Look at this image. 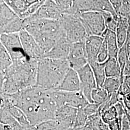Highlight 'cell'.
I'll return each mask as SVG.
<instances>
[{
  "mask_svg": "<svg viewBox=\"0 0 130 130\" xmlns=\"http://www.w3.org/2000/svg\"><path fill=\"white\" fill-rule=\"evenodd\" d=\"M84 41L71 44L67 58L70 68L77 71L88 64Z\"/></svg>",
  "mask_w": 130,
  "mask_h": 130,
  "instance_id": "cell-9",
  "label": "cell"
},
{
  "mask_svg": "<svg viewBox=\"0 0 130 130\" xmlns=\"http://www.w3.org/2000/svg\"><path fill=\"white\" fill-rule=\"evenodd\" d=\"M104 37L98 36H88L85 40V46L89 65L98 62V56L102 45Z\"/></svg>",
  "mask_w": 130,
  "mask_h": 130,
  "instance_id": "cell-13",
  "label": "cell"
},
{
  "mask_svg": "<svg viewBox=\"0 0 130 130\" xmlns=\"http://www.w3.org/2000/svg\"><path fill=\"white\" fill-rule=\"evenodd\" d=\"M118 92L120 93L124 96L130 93V87L124 80L121 83V87Z\"/></svg>",
  "mask_w": 130,
  "mask_h": 130,
  "instance_id": "cell-40",
  "label": "cell"
},
{
  "mask_svg": "<svg viewBox=\"0 0 130 130\" xmlns=\"http://www.w3.org/2000/svg\"><path fill=\"white\" fill-rule=\"evenodd\" d=\"M38 61L26 57L13 62L0 73L1 94L12 95L36 85Z\"/></svg>",
  "mask_w": 130,
  "mask_h": 130,
  "instance_id": "cell-2",
  "label": "cell"
},
{
  "mask_svg": "<svg viewBox=\"0 0 130 130\" xmlns=\"http://www.w3.org/2000/svg\"><path fill=\"white\" fill-rule=\"evenodd\" d=\"M19 17L4 1H0V29L4 28Z\"/></svg>",
  "mask_w": 130,
  "mask_h": 130,
  "instance_id": "cell-20",
  "label": "cell"
},
{
  "mask_svg": "<svg viewBox=\"0 0 130 130\" xmlns=\"http://www.w3.org/2000/svg\"><path fill=\"white\" fill-rule=\"evenodd\" d=\"M115 35L119 48L123 46L127 40L130 27V19L117 15Z\"/></svg>",
  "mask_w": 130,
  "mask_h": 130,
  "instance_id": "cell-18",
  "label": "cell"
},
{
  "mask_svg": "<svg viewBox=\"0 0 130 130\" xmlns=\"http://www.w3.org/2000/svg\"><path fill=\"white\" fill-rule=\"evenodd\" d=\"M90 66L93 70L97 87H102L103 85L107 78L104 64H100L96 62L90 64Z\"/></svg>",
  "mask_w": 130,
  "mask_h": 130,
  "instance_id": "cell-25",
  "label": "cell"
},
{
  "mask_svg": "<svg viewBox=\"0 0 130 130\" xmlns=\"http://www.w3.org/2000/svg\"><path fill=\"white\" fill-rule=\"evenodd\" d=\"M19 34L24 51L28 57L37 61L44 58V53L31 35L25 29Z\"/></svg>",
  "mask_w": 130,
  "mask_h": 130,
  "instance_id": "cell-11",
  "label": "cell"
},
{
  "mask_svg": "<svg viewBox=\"0 0 130 130\" xmlns=\"http://www.w3.org/2000/svg\"><path fill=\"white\" fill-rule=\"evenodd\" d=\"M37 0H5L4 2L8 5L15 14L20 18L24 19L31 6Z\"/></svg>",
  "mask_w": 130,
  "mask_h": 130,
  "instance_id": "cell-19",
  "label": "cell"
},
{
  "mask_svg": "<svg viewBox=\"0 0 130 130\" xmlns=\"http://www.w3.org/2000/svg\"><path fill=\"white\" fill-rule=\"evenodd\" d=\"M79 19L88 36H102L107 30L105 19L101 13L92 11L80 14Z\"/></svg>",
  "mask_w": 130,
  "mask_h": 130,
  "instance_id": "cell-6",
  "label": "cell"
},
{
  "mask_svg": "<svg viewBox=\"0 0 130 130\" xmlns=\"http://www.w3.org/2000/svg\"><path fill=\"white\" fill-rule=\"evenodd\" d=\"M12 64L13 60L9 53L0 43V73L4 74Z\"/></svg>",
  "mask_w": 130,
  "mask_h": 130,
  "instance_id": "cell-28",
  "label": "cell"
},
{
  "mask_svg": "<svg viewBox=\"0 0 130 130\" xmlns=\"http://www.w3.org/2000/svg\"><path fill=\"white\" fill-rule=\"evenodd\" d=\"M103 37L107 42L109 57L117 58L120 48L115 32L107 29Z\"/></svg>",
  "mask_w": 130,
  "mask_h": 130,
  "instance_id": "cell-22",
  "label": "cell"
},
{
  "mask_svg": "<svg viewBox=\"0 0 130 130\" xmlns=\"http://www.w3.org/2000/svg\"><path fill=\"white\" fill-rule=\"evenodd\" d=\"M1 124L10 126L12 130H25L21 125L9 112L5 108H1Z\"/></svg>",
  "mask_w": 130,
  "mask_h": 130,
  "instance_id": "cell-24",
  "label": "cell"
},
{
  "mask_svg": "<svg viewBox=\"0 0 130 130\" xmlns=\"http://www.w3.org/2000/svg\"><path fill=\"white\" fill-rule=\"evenodd\" d=\"M121 83L122 82L120 78H107L103 85L102 87L110 95L115 94L118 92Z\"/></svg>",
  "mask_w": 130,
  "mask_h": 130,
  "instance_id": "cell-27",
  "label": "cell"
},
{
  "mask_svg": "<svg viewBox=\"0 0 130 130\" xmlns=\"http://www.w3.org/2000/svg\"><path fill=\"white\" fill-rule=\"evenodd\" d=\"M23 19L24 29L32 36L44 55L61 38L66 37L59 20Z\"/></svg>",
  "mask_w": 130,
  "mask_h": 130,
  "instance_id": "cell-3",
  "label": "cell"
},
{
  "mask_svg": "<svg viewBox=\"0 0 130 130\" xmlns=\"http://www.w3.org/2000/svg\"><path fill=\"white\" fill-rule=\"evenodd\" d=\"M101 117L103 121L107 124L117 119L118 118V113L115 106H112L104 112L101 114Z\"/></svg>",
  "mask_w": 130,
  "mask_h": 130,
  "instance_id": "cell-34",
  "label": "cell"
},
{
  "mask_svg": "<svg viewBox=\"0 0 130 130\" xmlns=\"http://www.w3.org/2000/svg\"><path fill=\"white\" fill-rule=\"evenodd\" d=\"M108 125L110 130H122V121L118 118L110 121Z\"/></svg>",
  "mask_w": 130,
  "mask_h": 130,
  "instance_id": "cell-39",
  "label": "cell"
},
{
  "mask_svg": "<svg viewBox=\"0 0 130 130\" xmlns=\"http://www.w3.org/2000/svg\"><path fill=\"white\" fill-rule=\"evenodd\" d=\"M124 80L125 82L127 84H128V85H129V86L130 88V76H125L124 77Z\"/></svg>",
  "mask_w": 130,
  "mask_h": 130,
  "instance_id": "cell-44",
  "label": "cell"
},
{
  "mask_svg": "<svg viewBox=\"0 0 130 130\" xmlns=\"http://www.w3.org/2000/svg\"><path fill=\"white\" fill-rule=\"evenodd\" d=\"M123 104L126 110L130 112V93L125 95L123 101Z\"/></svg>",
  "mask_w": 130,
  "mask_h": 130,
  "instance_id": "cell-42",
  "label": "cell"
},
{
  "mask_svg": "<svg viewBox=\"0 0 130 130\" xmlns=\"http://www.w3.org/2000/svg\"><path fill=\"white\" fill-rule=\"evenodd\" d=\"M109 58L107 42L104 38L102 45L99 52L98 56V62L100 64H104Z\"/></svg>",
  "mask_w": 130,
  "mask_h": 130,
  "instance_id": "cell-36",
  "label": "cell"
},
{
  "mask_svg": "<svg viewBox=\"0 0 130 130\" xmlns=\"http://www.w3.org/2000/svg\"><path fill=\"white\" fill-rule=\"evenodd\" d=\"M105 19L107 29L115 32L117 27L116 19L110 13L103 12L101 13Z\"/></svg>",
  "mask_w": 130,
  "mask_h": 130,
  "instance_id": "cell-33",
  "label": "cell"
},
{
  "mask_svg": "<svg viewBox=\"0 0 130 130\" xmlns=\"http://www.w3.org/2000/svg\"><path fill=\"white\" fill-rule=\"evenodd\" d=\"M80 82L77 71L70 68L56 90L76 92L80 91Z\"/></svg>",
  "mask_w": 130,
  "mask_h": 130,
  "instance_id": "cell-15",
  "label": "cell"
},
{
  "mask_svg": "<svg viewBox=\"0 0 130 130\" xmlns=\"http://www.w3.org/2000/svg\"><path fill=\"white\" fill-rule=\"evenodd\" d=\"M78 110L67 106L58 107L55 120L61 124L74 129L75 122Z\"/></svg>",
  "mask_w": 130,
  "mask_h": 130,
  "instance_id": "cell-14",
  "label": "cell"
},
{
  "mask_svg": "<svg viewBox=\"0 0 130 130\" xmlns=\"http://www.w3.org/2000/svg\"><path fill=\"white\" fill-rule=\"evenodd\" d=\"M1 108H5L9 112L24 128L31 125L23 112L18 107L13 105L10 101L8 97L5 94H1Z\"/></svg>",
  "mask_w": 130,
  "mask_h": 130,
  "instance_id": "cell-16",
  "label": "cell"
},
{
  "mask_svg": "<svg viewBox=\"0 0 130 130\" xmlns=\"http://www.w3.org/2000/svg\"><path fill=\"white\" fill-rule=\"evenodd\" d=\"M80 82L81 90L84 96L90 103H93L92 93L97 84L91 66L88 64L77 71Z\"/></svg>",
  "mask_w": 130,
  "mask_h": 130,
  "instance_id": "cell-10",
  "label": "cell"
},
{
  "mask_svg": "<svg viewBox=\"0 0 130 130\" xmlns=\"http://www.w3.org/2000/svg\"><path fill=\"white\" fill-rule=\"evenodd\" d=\"M104 65L107 78L115 77L121 78V68L117 58L109 57L104 63Z\"/></svg>",
  "mask_w": 130,
  "mask_h": 130,
  "instance_id": "cell-23",
  "label": "cell"
},
{
  "mask_svg": "<svg viewBox=\"0 0 130 130\" xmlns=\"http://www.w3.org/2000/svg\"><path fill=\"white\" fill-rule=\"evenodd\" d=\"M88 118V117L85 114L83 109H79L75 122L74 129L82 128L86 125Z\"/></svg>",
  "mask_w": 130,
  "mask_h": 130,
  "instance_id": "cell-35",
  "label": "cell"
},
{
  "mask_svg": "<svg viewBox=\"0 0 130 130\" xmlns=\"http://www.w3.org/2000/svg\"><path fill=\"white\" fill-rule=\"evenodd\" d=\"M128 112H129V113H130V112H129V111H128Z\"/></svg>",
  "mask_w": 130,
  "mask_h": 130,
  "instance_id": "cell-45",
  "label": "cell"
},
{
  "mask_svg": "<svg viewBox=\"0 0 130 130\" xmlns=\"http://www.w3.org/2000/svg\"><path fill=\"white\" fill-rule=\"evenodd\" d=\"M25 130H74L55 120L46 121L35 125H30Z\"/></svg>",
  "mask_w": 130,
  "mask_h": 130,
  "instance_id": "cell-21",
  "label": "cell"
},
{
  "mask_svg": "<svg viewBox=\"0 0 130 130\" xmlns=\"http://www.w3.org/2000/svg\"><path fill=\"white\" fill-rule=\"evenodd\" d=\"M0 43L9 53L13 62L28 57L24 51L19 33L0 35Z\"/></svg>",
  "mask_w": 130,
  "mask_h": 130,
  "instance_id": "cell-8",
  "label": "cell"
},
{
  "mask_svg": "<svg viewBox=\"0 0 130 130\" xmlns=\"http://www.w3.org/2000/svg\"><path fill=\"white\" fill-rule=\"evenodd\" d=\"M74 130H93V128L90 126L86 124V125L84 126L82 128H78V129H74Z\"/></svg>",
  "mask_w": 130,
  "mask_h": 130,
  "instance_id": "cell-43",
  "label": "cell"
},
{
  "mask_svg": "<svg viewBox=\"0 0 130 130\" xmlns=\"http://www.w3.org/2000/svg\"><path fill=\"white\" fill-rule=\"evenodd\" d=\"M112 5L115 11L117 14L119 13V11L121 8L122 4L123 1L121 0H110Z\"/></svg>",
  "mask_w": 130,
  "mask_h": 130,
  "instance_id": "cell-41",
  "label": "cell"
},
{
  "mask_svg": "<svg viewBox=\"0 0 130 130\" xmlns=\"http://www.w3.org/2000/svg\"><path fill=\"white\" fill-rule=\"evenodd\" d=\"M129 1V2L130 3V1Z\"/></svg>",
  "mask_w": 130,
  "mask_h": 130,
  "instance_id": "cell-46",
  "label": "cell"
},
{
  "mask_svg": "<svg viewBox=\"0 0 130 130\" xmlns=\"http://www.w3.org/2000/svg\"><path fill=\"white\" fill-rule=\"evenodd\" d=\"M71 43L66 37L61 38L56 45L45 55L44 58L53 59H67Z\"/></svg>",
  "mask_w": 130,
  "mask_h": 130,
  "instance_id": "cell-17",
  "label": "cell"
},
{
  "mask_svg": "<svg viewBox=\"0 0 130 130\" xmlns=\"http://www.w3.org/2000/svg\"><path fill=\"white\" fill-rule=\"evenodd\" d=\"M86 124L91 126L93 130H110L108 124L103 121L98 113L88 117Z\"/></svg>",
  "mask_w": 130,
  "mask_h": 130,
  "instance_id": "cell-29",
  "label": "cell"
},
{
  "mask_svg": "<svg viewBox=\"0 0 130 130\" xmlns=\"http://www.w3.org/2000/svg\"><path fill=\"white\" fill-rule=\"evenodd\" d=\"M117 60L118 61V63L120 66L121 69V79L122 83L124 81V76H123V72L124 70L125 67L126 63L128 60V57L127 55L126 52L124 47L123 46L120 49V50L119 52L118 55L117 56Z\"/></svg>",
  "mask_w": 130,
  "mask_h": 130,
  "instance_id": "cell-32",
  "label": "cell"
},
{
  "mask_svg": "<svg viewBox=\"0 0 130 130\" xmlns=\"http://www.w3.org/2000/svg\"><path fill=\"white\" fill-rule=\"evenodd\" d=\"M62 14L60 13L55 1H45L37 11L28 18L33 19H45L58 20Z\"/></svg>",
  "mask_w": 130,
  "mask_h": 130,
  "instance_id": "cell-12",
  "label": "cell"
},
{
  "mask_svg": "<svg viewBox=\"0 0 130 130\" xmlns=\"http://www.w3.org/2000/svg\"><path fill=\"white\" fill-rule=\"evenodd\" d=\"M56 4L62 15L72 14L73 1L71 0H55Z\"/></svg>",
  "mask_w": 130,
  "mask_h": 130,
  "instance_id": "cell-31",
  "label": "cell"
},
{
  "mask_svg": "<svg viewBox=\"0 0 130 130\" xmlns=\"http://www.w3.org/2000/svg\"><path fill=\"white\" fill-rule=\"evenodd\" d=\"M70 68L67 59L43 58L38 61L36 85L48 90H56Z\"/></svg>",
  "mask_w": 130,
  "mask_h": 130,
  "instance_id": "cell-4",
  "label": "cell"
},
{
  "mask_svg": "<svg viewBox=\"0 0 130 130\" xmlns=\"http://www.w3.org/2000/svg\"><path fill=\"white\" fill-rule=\"evenodd\" d=\"M59 20L66 38L70 43L84 41L87 37L79 15L63 14Z\"/></svg>",
  "mask_w": 130,
  "mask_h": 130,
  "instance_id": "cell-5",
  "label": "cell"
},
{
  "mask_svg": "<svg viewBox=\"0 0 130 130\" xmlns=\"http://www.w3.org/2000/svg\"><path fill=\"white\" fill-rule=\"evenodd\" d=\"M117 15L130 19V3L128 1H123L122 5Z\"/></svg>",
  "mask_w": 130,
  "mask_h": 130,
  "instance_id": "cell-37",
  "label": "cell"
},
{
  "mask_svg": "<svg viewBox=\"0 0 130 130\" xmlns=\"http://www.w3.org/2000/svg\"><path fill=\"white\" fill-rule=\"evenodd\" d=\"M99 107V105L96 104L94 103H89L83 109L87 116L89 117L98 113Z\"/></svg>",
  "mask_w": 130,
  "mask_h": 130,
  "instance_id": "cell-38",
  "label": "cell"
},
{
  "mask_svg": "<svg viewBox=\"0 0 130 130\" xmlns=\"http://www.w3.org/2000/svg\"><path fill=\"white\" fill-rule=\"evenodd\" d=\"M6 95L13 105L23 112L31 125L55 119L57 106L52 91L35 86Z\"/></svg>",
  "mask_w": 130,
  "mask_h": 130,
  "instance_id": "cell-1",
  "label": "cell"
},
{
  "mask_svg": "<svg viewBox=\"0 0 130 130\" xmlns=\"http://www.w3.org/2000/svg\"><path fill=\"white\" fill-rule=\"evenodd\" d=\"M52 94L57 107L67 106L82 109L90 103L81 91L69 92L54 90L52 91Z\"/></svg>",
  "mask_w": 130,
  "mask_h": 130,
  "instance_id": "cell-7",
  "label": "cell"
},
{
  "mask_svg": "<svg viewBox=\"0 0 130 130\" xmlns=\"http://www.w3.org/2000/svg\"><path fill=\"white\" fill-rule=\"evenodd\" d=\"M107 91L102 87L94 89L92 93V99L93 103L99 105L105 102L109 98Z\"/></svg>",
  "mask_w": 130,
  "mask_h": 130,
  "instance_id": "cell-30",
  "label": "cell"
},
{
  "mask_svg": "<svg viewBox=\"0 0 130 130\" xmlns=\"http://www.w3.org/2000/svg\"><path fill=\"white\" fill-rule=\"evenodd\" d=\"M94 11L100 13L106 12L112 14L116 19L117 14L112 6L110 1L94 0L93 1Z\"/></svg>",
  "mask_w": 130,
  "mask_h": 130,
  "instance_id": "cell-26",
  "label": "cell"
}]
</instances>
